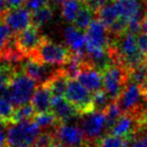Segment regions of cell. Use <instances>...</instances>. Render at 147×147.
<instances>
[{
    "mask_svg": "<svg viewBox=\"0 0 147 147\" xmlns=\"http://www.w3.org/2000/svg\"><path fill=\"white\" fill-rule=\"evenodd\" d=\"M36 88L37 84L35 81L25 75L22 69H17L9 83L8 88L0 92V94L6 96L15 107H19L30 102Z\"/></svg>",
    "mask_w": 147,
    "mask_h": 147,
    "instance_id": "obj_1",
    "label": "cell"
},
{
    "mask_svg": "<svg viewBox=\"0 0 147 147\" xmlns=\"http://www.w3.org/2000/svg\"><path fill=\"white\" fill-rule=\"evenodd\" d=\"M73 55L74 53L67 45L55 43L45 38L29 57L40 63L61 67L71 61Z\"/></svg>",
    "mask_w": 147,
    "mask_h": 147,
    "instance_id": "obj_2",
    "label": "cell"
},
{
    "mask_svg": "<svg viewBox=\"0 0 147 147\" xmlns=\"http://www.w3.org/2000/svg\"><path fill=\"white\" fill-rule=\"evenodd\" d=\"M39 126L34 121L11 124L7 128L6 144L8 147H33L38 135Z\"/></svg>",
    "mask_w": 147,
    "mask_h": 147,
    "instance_id": "obj_3",
    "label": "cell"
},
{
    "mask_svg": "<svg viewBox=\"0 0 147 147\" xmlns=\"http://www.w3.org/2000/svg\"><path fill=\"white\" fill-rule=\"evenodd\" d=\"M101 74L103 90L111 100L117 101L129 82V71L119 63H113Z\"/></svg>",
    "mask_w": 147,
    "mask_h": 147,
    "instance_id": "obj_4",
    "label": "cell"
},
{
    "mask_svg": "<svg viewBox=\"0 0 147 147\" xmlns=\"http://www.w3.org/2000/svg\"><path fill=\"white\" fill-rule=\"evenodd\" d=\"M81 128L85 134V144H98L106 135V131H108L105 113L93 111L89 114L83 115Z\"/></svg>",
    "mask_w": 147,
    "mask_h": 147,
    "instance_id": "obj_5",
    "label": "cell"
},
{
    "mask_svg": "<svg viewBox=\"0 0 147 147\" xmlns=\"http://www.w3.org/2000/svg\"><path fill=\"white\" fill-rule=\"evenodd\" d=\"M65 98L82 116L94 111L93 94L77 80H69Z\"/></svg>",
    "mask_w": 147,
    "mask_h": 147,
    "instance_id": "obj_6",
    "label": "cell"
},
{
    "mask_svg": "<svg viewBox=\"0 0 147 147\" xmlns=\"http://www.w3.org/2000/svg\"><path fill=\"white\" fill-rule=\"evenodd\" d=\"M45 37L39 31V28L31 24L26 29L14 34V42L16 49L23 55L29 57L43 42Z\"/></svg>",
    "mask_w": 147,
    "mask_h": 147,
    "instance_id": "obj_7",
    "label": "cell"
},
{
    "mask_svg": "<svg viewBox=\"0 0 147 147\" xmlns=\"http://www.w3.org/2000/svg\"><path fill=\"white\" fill-rule=\"evenodd\" d=\"M110 39L108 27L100 19L94 18L86 29V51L108 49Z\"/></svg>",
    "mask_w": 147,
    "mask_h": 147,
    "instance_id": "obj_8",
    "label": "cell"
},
{
    "mask_svg": "<svg viewBox=\"0 0 147 147\" xmlns=\"http://www.w3.org/2000/svg\"><path fill=\"white\" fill-rule=\"evenodd\" d=\"M61 67L40 63L30 57H27L26 61L22 63L21 69L25 75L35 81L39 86L47 84L49 81H51L61 71Z\"/></svg>",
    "mask_w": 147,
    "mask_h": 147,
    "instance_id": "obj_9",
    "label": "cell"
},
{
    "mask_svg": "<svg viewBox=\"0 0 147 147\" xmlns=\"http://www.w3.org/2000/svg\"><path fill=\"white\" fill-rule=\"evenodd\" d=\"M55 140L65 147H84L86 143L85 134L78 125L59 124L53 131Z\"/></svg>",
    "mask_w": 147,
    "mask_h": 147,
    "instance_id": "obj_10",
    "label": "cell"
},
{
    "mask_svg": "<svg viewBox=\"0 0 147 147\" xmlns=\"http://www.w3.org/2000/svg\"><path fill=\"white\" fill-rule=\"evenodd\" d=\"M1 20L9 27L14 34L29 27L31 22V11L26 7H20L17 9H9L2 16Z\"/></svg>",
    "mask_w": 147,
    "mask_h": 147,
    "instance_id": "obj_11",
    "label": "cell"
},
{
    "mask_svg": "<svg viewBox=\"0 0 147 147\" xmlns=\"http://www.w3.org/2000/svg\"><path fill=\"white\" fill-rule=\"evenodd\" d=\"M77 79H78V82H80L92 94L103 90L102 74L91 67L86 61H83L82 67Z\"/></svg>",
    "mask_w": 147,
    "mask_h": 147,
    "instance_id": "obj_12",
    "label": "cell"
},
{
    "mask_svg": "<svg viewBox=\"0 0 147 147\" xmlns=\"http://www.w3.org/2000/svg\"><path fill=\"white\" fill-rule=\"evenodd\" d=\"M63 36L67 47L73 53L86 57V33L75 25H69L63 31Z\"/></svg>",
    "mask_w": 147,
    "mask_h": 147,
    "instance_id": "obj_13",
    "label": "cell"
},
{
    "mask_svg": "<svg viewBox=\"0 0 147 147\" xmlns=\"http://www.w3.org/2000/svg\"><path fill=\"white\" fill-rule=\"evenodd\" d=\"M51 111L61 124L69 122L80 115L76 108L65 100V97H53Z\"/></svg>",
    "mask_w": 147,
    "mask_h": 147,
    "instance_id": "obj_14",
    "label": "cell"
},
{
    "mask_svg": "<svg viewBox=\"0 0 147 147\" xmlns=\"http://www.w3.org/2000/svg\"><path fill=\"white\" fill-rule=\"evenodd\" d=\"M120 19L129 24L132 20L142 19L141 6L137 0H112Z\"/></svg>",
    "mask_w": 147,
    "mask_h": 147,
    "instance_id": "obj_15",
    "label": "cell"
},
{
    "mask_svg": "<svg viewBox=\"0 0 147 147\" xmlns=\"http://www.w3.org/2000/svg\"><path fill=\"white\" fill-rule=\"evenodd\" d=\"M51 100H53V95H51L49 89L45 85H39L37 86L36 90L31 98L30 104L35 110L36 114L45 113L51 111Z\"/></svg>",
    "mask_w": 147,
    "mask_h": 147,
    "instance_id": "obj_16",
    "label": "cell"
},
{
    "mask_svg": "<svg viewBox=\"0 0 147 147\" xmlns=\"http://www.w3.org/2000/svg\"><path fill=\"white\" fill-rule=\"evenodd\" d=\"M69 80V79L65 76V71L63 69V67H61V71L51 81H49L45 85L49 89L53 97H65Z\"/></svg>",
    "mask_w": 147,
    "mask_h": 147,
    "instance_id": "obj_17",
    "label": "cell"
},
{
    "mask_svg": "<svg viewBox=\"0 0 147 147\" xmlns=\"http://www.w3.org/2000/svg\"><path fill=\"white\" fill-rule=\"evenodd\" d=\"M84 5L85 0H65L61 4V16L65 21L74 23Z\"/></svg>",
    "mask_w": 147,
    "mask_h": 147,
    "instance_id": "obj_18",
    "label": "cell"
},
{
    "mask_svg": "<svg viewBox=\"0 0 147 147\" xmlns=\"http://www.w3.org/2000/svg\"><path fill=\"white\" fill-rule=\"evenodd\" d=\"M95 15L97 16V18L100 19L108 27V29L119 19L118 13H117V10L113 4L112 0H110L106 5H104L102 8L99 9Z\"/></svg>",
    "mask_w": 147,
    "mask_h": 147,
    "instance_id": "obj_19",
    "label": "cell"
},
{
    "mask_svg": "<svg viewBox=\"0 0 147 147\" xmlns=\"http://www.w3.org/2000/svg\"><path fill=\"white\" fill-rule=\"evenodd\" d=\"M33 121L38 125L39 128L45 129V131H49V129L55 130L61 124L51 111L45 113H38V114H36L34 116Z\"/></svg>",
    "mask_w": 147,
    "mask_h": 147,
    "instance_id": "obj_20",
    "label": "cell"
},
{
    "mask_svg": "<svg viewBox=\"0 0 147 147\" xmlns=\"http://www.w3.org/2000/svg\"><path fill=\"white\" fill-rule=\"evenodd\" d=\"M35 115H36V112L33 109V107L31 106V104H26L16 107L14 114H13L12 118H11L10 124L25 122V121H31V119L34 118Z\"/></svg>",
    "mask_w": 147,
    "mask_h": 147,
    "instance_id": "obj_21",
    "label": "cell"
},
{
    "mask_svg": "<svg viewBox=\"0 0 147 147\" xmlns=\"http://www.w3.org/2000/svg\"><path fill=\"white\" fill-rule=\"evenodd\" d=\"M14 111V105L11 103V101L6 96L0 94V123L10 124Z\"/></svg>",
    "mask_w": 147,
    "mask_h": 147,
    "instance_id": "obj_22",
    "label": "cell"
},
{
    "mask_svg": "<svg viewBox=\"0 0 147 147\" xmlns=\"http://www.w3.org/2000/svg\"><path fill=\"white\" fill-rule=\"evenodd\" d=\"M53 16V9H51V7L49 5H47V6L38 9V10L31 12V22H32V25L39 28L41 25L45 24L49 20H51Z\"/></svg>",
    "mask_w": 147,
    "mask_h": 147,
    "instance_id": "obj_23",
    "label": "cell"
},
{
    "mask_svg": "<svg viewBox=\"0 0 147 147\" xmlns=\"http://www.w3.org/2000/svg\"><path fill=\"white\" fill-rule=\"evenodd\" d=\"M129 81L140 87L147 82V61L140 63L129 71Z\"/></svg>",
    "mask_w": 147,
    "mask_h": 147,
    "instance_id": "obj_24",
    "label": "cell"
},
{
    "mask_svg": "<svg viewBox=\"0 0 147 147\" xmlns=\"http://www.w3.org/2000/svg\"><path fill=\"white\" fill-rule=\"evenodd\" d=\"M94 15L95 13L85 4L84 7L79 12L76 20L74 22V25L78 27L79 29H81V30H85V29L88 28L91 22L94 20Z\"/></svg>",
    "mask_w": 147,
    "mask_h": 147,
    "instance_id": "obj_25",
    "label": "cell"
},
{
    "mask_svg": "<svg viewBox=\"0 0 147 147\" xmlns=\"http://www.w3.org/2000/svg\"><path fill=\"white\" fill-rule=\"evenodd\" d=\"M105 115H106L107 119V127H108V132L110 131V129L113 127V125L117 122L119 118L122 116V111H121L120 107L118 106L116 101H113L110 103L107 109L105 110Z\"/></svg>",
    "mask_w": 147,
    "mask_h": 147,
    "instance_id": "obj_26",
    "label": "cell"
},
{
    "mask_svg": "<svg viewBox=\"0 0 147 147\" xmlns=\"http://www.w3.org/2000/svg\"><path fill=\"white\" fill-rule=\"evenodd\" d=\"M128 138L106 134L99 141V147H128Z\"/></svg>",
    "mask_w": 147,
    "mask_h": 147,
    "instance_id": "obj_27",
    "label": "cell"
},
{
    "mask_svg": "<svg viewBox=\"0 0 147 147\" xmlns=\"http://www.w3.org/2000/svg\"><path fill=\"white\" fill-rule=\"evenodd\" d=\"M111 102H113V101L109 98V96L105 93L104 90H101L93 94V108H94V111L105 112V110L110 105Z\"/></svg>",
    "mask_w": 147,
    "mask_h": 147,
    "instance_id": "obj_28",
    "label": "cell"
},
{
    "mask_svg": "<svg viewBox=\"0 0 147 147\" xmlns=\"http://www.w3.org/2000/svg\"><path fill=\"white\" fill-rule=\"evenodd\" d=\"M128 139V147H147V128L143 127Z\"/></svg>",
    "mask_w": 147,
    "mask_h": 147,
    "instance_id": "obj_29",
    "label": "cell"
},
{
    "mask_svg": "<svg viewBox=\"0 0 147 147\" xmlns=\"http://www.w3.org/2000/svg\"><path fill=\"white\" fill-rule=\"evenodd\" d=\"M53 131H45V132L40 133L37 137L33 147H53L55 142Z\"/></svg>",
    "mask_w": 147,
    "mask_h": 147,
    "instance_id": "obj_30",
    "label": "cell"
},
{
    "mask_svg": "<svg viewBox=\"0 0 147 147\" xmlns=\"http://www.w3.org/2000/svg\"><path fill=\"white\" fill-rule=\"evenodd\" d=\"M13 35V32L5 23L0 22V51L10 42Z\"/></svg>",
    "mask_w": 147,
    "mask_h": 147,
    "instance_id": "obj_31",
    "label": "cell"
},
{
    "mask_svg": "<svg viewBox=\"0 0 147 147\" xmlns=\"http://www.w3.org/2000/svg\"><path fill=\"white\" fill-rule=\"evenodd\" d=\"M49 5V0H25V6L27 9L33 12Z\"/></svg>",
    "mask_w": 147,
    "mask_h": 147,
    "instance_id": "obj_32",
    "label": "cell"
},
{
    "mask_svg": "<svg viewBox=\"0 0 147 147\" xmlns=\"http://www.w3.org/2000/svg\"><path fill=\"white\" fill-rule=\"evenodd\" d=\"M136 40L140 53L147 59V35L143 32L138 33L136 34Z\"/></svg>",
    "mask_w": 147,
    "mask_h": 147,
    "instance_id": "obj_33",
    "label": "cell"
},
{
    "mask_svg": "<svg viewBox=\"0 0 147 147\" xmlns=\"http://www.w3.org/2000/svg\"><path fill=\"white\" fill-rule=\"evenodd\" d=\"M110 0H85V4L96 14V12L104 5H106Z\"/></svg>",
    "mask_w": 147,
    "mask_h": 147,
    "instance_id": "obj_34",
    "label": "cell"
},
{
    "mask_svg": "<svg viewBox=\"0 0 147 147\" xmlns=\"http://www.w3.org/2000/svg\"><path fill=\"white\" fill-rule=\"evenodd\" d=\"M9 9H17L23 7L25 4V0H5Z\"/></svg>",
    "mask_w": 147,
    "mask_h": 147,
    "instance_id": "obj_35",
    "label": "cell"
},
{
    "mask_svg": "<svg viewBox=\"0 0 147 147\" xmlns=\"http://www.w3.org/2000/svg\"><path fill=\"white\" fill-rule=\"evenodd\" d=\"M5 128H6V124L0 123V147L5 146L6 144L7 133H5Z\"/></svg>",
    "mask_w": 147,
    "mask_h": 147,
    "instance_id": "obj_36",
    "label": "cell"
},
{
    "mask_svg": "<svg viewBox=\"0 0 147 147\" xmlns=\"http://www.w3.org/2000/svg\"><path fill=\"white\" fill-rule=\"evenodd\" d=\"M142 32L147 35V8L142 18Z\"/></svg>",
    "mask_w": 147,
    "mask_h": 147,
    "instance_id": "obj_37",
    "label": "cell"
},
{
    "mask_svg": "<svg viewBox=\"0 0 147 147\" xmlns=\"http://www.w3.org/2000/svg\"><path fill=\"white\" fill-rule=\"evenodd\" d=\"M141 88H142L143 93H144V95H145V96H146V98H147V82L145 83V84L143 85V86L141 87Z\"/></svg>",
    "mask_w": 147,
    "mask_h": 147,
    "instance_id": "obj_38",
    "label": "cell"
},
{
    "mask_svg": "<svg viewBox=\"0 0 147 147\" xmlns=\"http://www.w3.org/2000/svg\"><path fill=\"white\" fill-rule=\"evenodd\" d=\"M49 1H51V2L55 3V4H63V2H65V0H49Z\"/></svg>",
    "mask_w": 147,
    "mask_h": 147,
    "instance_id": "obj_39",
    "label": "cell"
},
{
    "mask_svg": "<svg viewBox=\"0 0 147 147\" xmlns=\"http://www.w3.org/2000/svg\"><path fill=\"white\" fill-rule=\"evenodd\" d=\"M84 147H99V143L98 144H85Z\"/></svg>",
    "mask_w": 147,
    "mask_h": 147,
    "instance_id": "obj_40",
    "label": "cell"
},
{
    "mask_svg": "<svg viewBox=\"0 0 147 147\" xmlns=\"http://www.w3.org/2000/svg\"><path fill=\"white\" fill-rule=\"evenodd\" d=\"M3 147H8V146H7V145H5V146H3Z\"/></svg>",
    "mask_w": 147,
    "mask_h": 147,
    "instance_id": "obj_41",
    "label": "cell"
},
{
    "mask_svg": "<svg viewBox=\"0 0 147 147\" xmlns=\"http://www.w3.org/2000/svg\"><path fill=\"white\" fill-rule=\"evenodd\" d=\"M0 67H1V61H0Z\"/></svg>",
    "mask_w": 147,
    "mask_h": 147,
    "instance_id": "obj_42",
    "label": "cell"
},
{
    "mask_svg": "<svg viewBox=\"0 0 147 147\" xmlns=\"http://www.w3.org/2000/svg\"><path fill=\"white\" fill-rule=\"evenodd\" d=\"M0 19H1V18H0Z\"/></svg>",
    "mask_w": 147,
    "mask_h": 147,
    "instance_id": "obj_43",
    "label": "cell"
}]
</instances>
